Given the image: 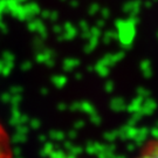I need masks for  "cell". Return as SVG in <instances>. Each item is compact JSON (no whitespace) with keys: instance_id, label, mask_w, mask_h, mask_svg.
Masks as SVG:
<instances>
[{"instance_id":"1","label":"cell","mask_w":158,"mask_h":158,"mask_svg":"<svg viewBox=\"0 0 158 158\" xmlns=\"http://www.w3.org/2000/svg\"><path fill=\"white\" fill-rule=\"evenodd\" d=\"M0 158H13L11 138L1 123H0Z\"/></svg>"},{"instance_id":"2","label":"cell","mask_w":158,"mask_h":158,"mask_svg":"<svg viewBox=\"0 0 158 158\" xmlns=\"http://www.w3.org/2000/svg\"><path fill=\"white\" fill-rule=\"evenodd\" d=\"M137 158H158V139L148 142Z\"/></svg>"}]
</instances>
